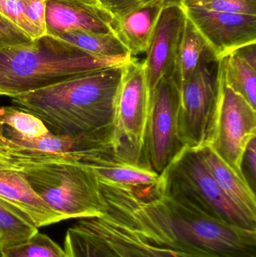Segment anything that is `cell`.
<instances>
[{
	"instance_id": "16",
	"label": "cell",
	"mask_w": 256,
	"mask_h": 257,
	"mask_svg": "<svg viewBox=\"0 0 256 257\" xmlns=\"http://www.w3.org/2000/svg\"><path fill=\"white\" fill-rule=\"evenodd\" d=\"M82 162L93 169L98 181L102 184L144 190L154 187L159 181V175L154 171L120 161L114 153L92 156Z\"/></svg>"
},
{
	"instance_id": "15",
	"label": "cell",
	"mask_w": 256,
	"mask_h": 257,
	"mask_svg": "<svg viewBox=\"0 0 256 257\" xmlns=\"http://www.w3.org/2000/svg\"><path fill=\"white\" fill-rule=\"evenodd\" d=\"M164 6L162 0H146L114 18L116 34L132 57L144 54Z\"/></svg>"
},
{
	"instance_id": "38",
	"label": "cell",
	"mask_w": 256,
	"mask_h": 257,
	"mask_svg": "<svg viewBox=\"0 0 256 257\" xmlns=\"http://www.w3.org/2000/svg\"><path fill=\"white\" fill-rule=\"evenodd\" d=\"M0 106H1V105H0Z\"/></svg>"
},
{
	"instance_id": "2",
	"label": "cell",
	"mask_w": 256,
	"mask_h": 257,
	"mask_svg": "<svg viewBox=\"0 0 256 257\" xmlns=\"http://www.w3.org/2000/svg\"><path fill=\"white\" fill-rule=\"evenodd\" d=\"M124 65L86 72L19 95L12 98V105L40 119L57 136L114 133Z\"/></svg>"
},
{
	"instance_id": "9",
	"label": "cell",
	"mask_w": 256,
	"mask_h": 257,
	"mask_svg": "<svg viewBox=\"0 0 256 257\" xmlns=\"http://www.w3.org/2000/svg\"><path fill=\"white\" fill-rule=\"evenodd\" d=\"M180 92L171 78L159 81L150 96L144 151L149 167L158 175L184 148L178 130Z\"/></svg>"
},
{
	"instance_id": "37",
	"label": "cell",
	"mask_w": 256,
	"mask_h": 257,
	"mask_svg": "<svg viewBox=\"0 0 256 257\" xmlns=\"http://www.w3.org/2000/svg\"><path fill=\"white\" fill-rule=\"evenodd\" d=\"M2 245V238H1V235H0V247H1Z\"/></svg>"
},
{
	"instance_id": "3",
	"label": "cell",
	"mask_w": 256,
	"mask_h": 257,
	"mask_svg": "<svg viewBox=\"0 0 256 257\" xmlns=\"http://www.w3.org/2000/svg\"><path fill=\"white\" fill-rule=\"evenodd\" d=\"M132 57H96L48 34L26 45L0 46V96L15 97L86 72L122 66Z\"/></svg>"
},
{
	"instance_id": "8",
	"label": "cell",
	"mask_w": 256,
	"mask_h": 257,
	"mask_svg": "<svg viewBox=\"0 0 256 257\" xmlns=\"http://www.w3.org/2000/svg\"><path fill=\"white\" fill-rule=\"evenodd\" d=\"M255 136L256 110L227 85L219 63L217 105L205 145L246 181L242 172V159L246 145Z\"/></svg>"
},
{
	"instance_id": "20",
	"label": "cell",
	"mask_w": 256,
	"mask_h": 257,
	"mask_svg": "<svg viewBox=\"0 0 256 257\" xmlns=\"http://www.w3.org/2000/svg\"><path fill=\"white\" fill-rule=\"evenodd\" d=\"M54 37L61 39L96 57L105 58H128L132 57L116 33L97 34L75 31L62 33Z\"/></svg>"
},
{
	"instance_id": "1",
	"label": "cell",
	"mask_w": 256,
	"mask_h": 257,
	"mask_svg": "<svg viewBox=\"0 0 256 257\" xmlns=\"http://www.w3.org/2000/svg\"><path fill=\"white\" fill-rule=\"evenodd\" d=\"M99 186L103 215L150 244L191 257H256V230L214 218L178 193L156 184L144 190Z\"/></svg>"
},
{
	"instance_id": "36",
	"label": "cell",
	"mask_w": 256,
	"mask_h": 257,
	"mask_svg": "<svg viewBox=\"0 0 256 257\" xmlns=\"http://www.w3.org/2000/svg\"><path fill=\"white\" fill-rule=\"evenodd\" d=\"M73 1L81 2V3H85V4L91 5V6H99L97 0H73Z\"/></svg>"
},
{
	"instance_id": "34",
	"label": "cell",
	"mask_w": 256,
	"mask_h": 257,
	"mask_svg": "<svg viewBox=\"0 0 256 257\" xmlns=\"http://www.w3.org/2000/svg\"><path fill=\"white\" fill-rule=\"evenodd\" d=\"M184 0H162L164 6H182Z\"/></svg>"
},
{
	"instance_id": "33",
	"label": "cell",
	"mask_w": 256,
	"mask_h": 257,
	"mask_svg": "<svg viewBox=\"0 0 256 257\" xmlns=\"http://www.w3.org/2000/svg\"><path fill=\"white\" fill-rule=\"evenodd\" d=\"M151 245L153 250L162 257H191L183 254V253L173 251V250L165 248V247H160V246L153 245V244H151Z\"/></svg>"
},
{
	"instance_id": "11",
	"label": "cell",
	"mask_w": 256,
	"mask_h": 257,
	"mask_svg": "<svg viewBox=\"0 0 256 257\" xmlns=\"http://www.w3.org/2000/svg\"><path fill=\"white\" fill-rule=\"evenodd\" d=\"M183 9L188 19L219 59L240 47L256 42V16Z\"/></svg>"
},
{
	"instance_id": "21",
	"label": "cell",
	"mask_w": 256,
	"mask_h": 257,
	"mask_svg": "<svg viewBox=\"0 0 256 257\" xmlns=\"http://www.w3.org/2000/svg\"><path fill=\"white\" fill-rule=\"evenodd\" d=\"M227 85L256 110V68L231 52L219 60Z\"/></svg>"
},
{
	"instance_id": "19",
	"label": "cell",
	"mask_w": 256,
	"mask_h": 257,
	"mask_svg": "<svg viewBox=\"0 0 256 257\" xmlns=\"http://www.w3.org/2000/svg\"><path fill=\"white\" fill-rule=\"evenodd\" d=\"M207 47L205 39L187 18L171 77L179 92L193 75Z\"/></svg>"
},
{
	"instance_id": "13",
	"label": "cell",
	"mask_w": 256,
	"mask_h": 257,
	"mask_svg": "<svg viewBox=\"0 0 256 257\" xmlns=\"http://www.w3.org/2000/svg\"><path fill=\"white\" fill-rule=\"evenodd\" d=\"M45 24L47 34L51 36L75 31L116 33L114 18L108 12L73 0H48Z\"/></svg>"
},
{
	"instance_id": "25",
	"label": "cell",
	"mask_w": 256,
	"mask_h": 257,
	"mask_svg": "<svg viewBox=\"0 0 256 257\" xmlns=\"http://www.w3.org/2000/svg\"><path fill=\"white\" fill-rule=\"evenodd\" d=\"M0 257H67V255L50 237L38 232L24 242L0 247Z\"/></svg>"
},
{
	"instance_id": "29",
	"label": "cell",
	"mask_w": 256,
	"mask_h": 257,
	"mask_svg": "<svg viewBox=\"0 0 256 257\" xmlns=\"http://www.w3.org/2000/svg\"><path fill=\"white\" fill-rule=\"evenodd\" d=\"M23 2L29 21L42 36L46 35L45 14L48 0H23Z\"/></svg>"
},
{
	"instance_id": "24",
	"label": "cell",
	"mask_w": 256,
	"mask_h": 257,
	"mask_svg": "<svg viewBox=\"0 0 256 257\" xmlns=\"http://www.w3.org/2000/svg\"><path fill=\"white\" fill-rule=\"evenodd\" d=\"M0 125L13 130L27 139H38L49 134L45 123L33 114L13 106H0Z\"/></svg>"
},
{
	"instance_id": "6",
	"label": "cell",
	"mask_w": 256,
	"mask_h": 257,
	"mask_svg": "<svg viewBox=\"0 0 256 257\" xmlns=\"http://www.w3.org/2000/svg\"><path fill=\"white\" fill-rule=\"evenodd\" d=\"M149 103L150 92L142 62L132 57L123 66L117 94L113 150L117 160L151 169L144 151Z\"/></svg>"
},
{
	"instance_id": "27",
	"label": "cell",
	"mask_w": 256,
	"mask_h": 257,
	"mask_svg": "<svg viewBox=\"0 0 256 257\" xmlns=\"http://www.w3.org/2000/svg\"><path fill=\"white\" fill-rule=\"evenodd\" d=\"M0 13L33 40L43 36L29 21L23 0H0Z\"/></svg>"
},
{
	"instance_id": "31",
	"label": "cell",
	"mask_w": 256,
	"mask_h": 257,
	"mask_svg": "<svg viewBox=\"0 0 256 257\" xmlns=\"http://www.w3.org/2000/svg\"><path fill=\"white\" fill-rule=\"evenodd\" d=\"M146 0H97L99 7L106 11L113 18H117L136 7Z\"/></svg>"
},
{
	"instance_id": "14",
	"label": "cell",
	"mask_w": 256,
	"mask_h": 257,
	"mask_svg": "<svg viewBox=\"0 0 256 257\" xmlns=\"http://www.w3.org/2000/svg\"><path fill=\"white\" fill-rule=\"evenodd\" d=\"M0 200L27 214L38 228L64 220L35 193L22 173L1 160Z\"/></svg>"
},
{
	"instance_id": "30",
	"label": "cell",
	"mask_w": 256,
	"mask_h": 257,
	"mask_svg": "<svg viewBox=\"0 0 256 257\" xmlns=\"http://www.w3.org/2000/svg\"><path fill=\"white\" fill-rule=\"evenodd\" d=\"M242 172L246 181L250 179V186L255 190L256 176V136L249 141L242 159ZM249 184V183H248Z\"/></svg>"
},
{
	"instance_id": "12",
	"label": "cell",
	"mask_w": 256,
	"mask_h": 257,
	"mask_svg": "<svg viewBox=\"0 0 256 257\" xmlns=\"http://www.w3.org/2000/svg\"><path fill=\"white\" fill-rule=\"evenodd\" d=\"M3 130L5 136L17 145L62 160L82 162L92 156L114 153V133L111 132H96L75 136H57L50 133L43 137L27 139L7 126H3Z\"/></svg>"
},
{
	"instance_id": "32",
	"label": "cell",
	"mask_w": 256,
	"mask_h": 257,
	"mask_svg": "<svg viewBox=\"0 0 256 257\" xmlns=\"http://www.w3.org/2000/svg\"><path fill=\"white\" fill-rule=\"evenodd\" d=\"M256 42L243 45L233 51L236 55L249 63L252 67L256 68Z\"/></svg>"
},
{
	"instance_id": "35",
	"label": "cell",
	"mask_w": 256,
	"mask_h": 257,
	"mask_svg": "<svg viewBox=\"0 0 256 257\" xmlns=\"http://www.w3.org/2000/svg\"><path fill=\"white\" fill-rule=\"evenodd\" d=\"M9 142V139L5 136L3 126L0 125V145H6Z\"/></svg>"
},
{
	"instance_id": "28",
	"label": "cell",
	"mask_w": 256,
	"mask_h": 257,
	"mask_svg": "<svg viewBox=\"0 0 256 257\" xmlns=\"http://www.w3.org/2000/svg\"><path fill=\"white\" fill-rule=\"evenodd\" d=\"M30 39L12 21L0 13V46H15L31 43Z\"/></svg>"
},
{
	"instance_id": "17",
	"label": "cell",
	"mask_w": 256,
	"mask_h": 257,
	"mask_svg": "<svg viewBox=\"0 0 256 257\" xmlns=\"http://www.w3.org/2000/svg\"><path fill=\"white\" fill-rule=\"evenodd\" d=\"M198 152L219 187L234 206L252 223H256L255 190L247 181L240 178L208 146L198 148Z\"/></svg>"
},
{
	"instance_id": "26",
	"label": "cell",
	"mask_w": 256,
	"mask_h": 257,
	"mask_svg": "<svg viewBox=\"0 0 256 257\" xmlns=\"http://www.w3.org/2000/svg\"><path fill=\"white\" fill-rule=\"evenodd\" d=\"M182 7L256 16V0H184Z\"/></svg>"
},
{
	"instance_id": "5",
	"label": "cell",
	"mask_w": 256,
	"mask_h": 257,
	"mask_svg": "<svg viewBox=\"0 0 256 257\" xmlns=\"http://www.w3.org/2000/svg\"><path fill=\"white\" fill-rule=\"evenodd\" d=\"M164 191L184 196L214 218L243 229L256 230L252 223L225 196L200 156L198 149L184 147L159 175Z\"/></svg>"
},
{
	"instance_id": "23",
	"label": "cell",
	"mask_w": 256,
	"mask_h": 257,
	"mask_svg": "<svg viewBox=\"0 0 256 257\" xmlns=\"http://www.w3.org/2000/svg\"><path fill=\"white\" fill-rule=\"evenodd\" d=\"M64 250L67 257H121L103 238L76 225L66 232Z\"/></svg>"
},
{
	"instance_id": "22",
	"label": "cell",
	"mask_w": 256,
	"mask_h": 257,
	"mask_svg": "<svg viewBox=\"0 0 256 257\" xmlns=\"http://www.w3.org/2000/svg\"><path fill=\"white\" fill-rule=\"evenodd\" d=\"M38 232L39 228L29 216L0 200L1 247L24 242Z\"/></svg>"
},
{
	"instance_id": "4",
	"label": "cell",
	"mask_w": 256,
	"mask_h": 257,
	"mask_svg": "<svg viewBox=\"0 0 256 257\" xmlns=\"http://www.w3.org/2000/svg\"><path fill=\"white\" fill-rule=\"evenodd\" d=\"M0 160L22 173L35 193L64 220L102 217L106 211L99 181L83 162L26 163L2 152Z\"/></svg>"
},
{
	"instance_id": "10",
	"label": "cell",
	"mask_w": 256,
	"mask_h": 257,
	"mask_svg": "<svg viewBox=\"0 0 256 257\" xmlns=\"http://www.w3.org/2000/svg\"><path fill=\"white\" fill-rule=\"evenodd\" d=\"M186 18L182 6H165L142 62L150 96L164 78H171Z\"/></svg>"
},
{
	"instance_id": "18",
	"label": "cell",
	"mask_w": 256,
	"mask_h": 257,
	"mask_svg": "<svg viewBox=\"0 0 256 257\" xmlns=\"http://www.w3.org/2000/svg\"><path fill=\"white\" fill-rule=\"evenodd\" d=\"M76 226L103 238L121 257H162L136 232L105 215L79 219Z\"/></svg>"
},
{
	"instance_id": "7",
	"label": "cell",
	"mask_w": 256,
	"mask_h": 257,
	"mask_svg": "<svg viewBox=\"0 0 256 257\" xmlns=\"http://www.w3.org/2000/svg\"><path fill=\"white\" fill-rule=\"evenodd\" d=\"M219 60L208 45L180 91L178 130L184 147L198 149L207 144L219 96Z\"/></svg>"
}]
</instances>
